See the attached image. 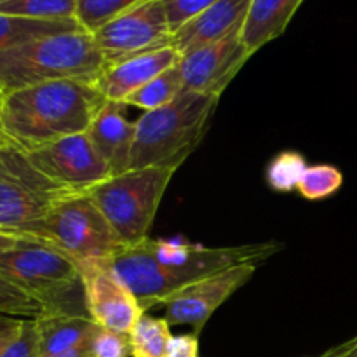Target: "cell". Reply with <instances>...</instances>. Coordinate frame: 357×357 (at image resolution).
<instances>
[{
  "instance_id": "obj_33",
  "label": "cell",
  "mask_w": 357,
  "mask_h": 357,
  "mask_svg": "<svg viewBox=\"0 0 357 357\" xmlns=\"http://www.w3.org/2000/svg\"><path fill=\"white\" fill-rule=\"evenodd\" d=\"M21 241L23 239H20V237H13V236H6V234H0V255L6 253V251H9V250H13V248H16Z\"/></svg>"
},
{
  "instance_id": "obj_3",
  "label": "cell",
  "mask_w": 357,
  "mask_h": 357,
  "mask_svg": "<svg viewBox=\"0 0 357 357\" xmlns=\"http://www.w3.org/2000/svg\"><path fill=\"white\" fill-rule=\"evenodd\" d=\"M105 61L86 31H66L0 51V96L58 80L96 82Z\"/></svg>"
},
{
  "instance_id": "obj_29",
  "label": "cell",
  "mask_w": 357,
  "mask_h": 357,
  "mask_svg": "<svg viewBox=\"0 0 357 357\" xmlns=\"http://www.w3.org/2000/svg\"><path fill=\"white\" fill-rule=\"evenodd\" d=\"M2 357H38V335L35 319H24L21 333L7 347Z\"/></svg>"
},
{
  "instance_id": "obj_21",
  "label": "cell",
  "mask_w": 357,
  "mask_h": 357,
  "mask_svg": "<svg viewBox=\"0 0 357 357\" xmlns=\"http://www.w3.org/2000/svg\"><path fill=\"white\" fill-rule=\"evenodd\" d=\"M185 91L183 79H181L180 68L173 66L167 72L160 73L153 80H150L146 86L132 93L124 105H131V107L139 108L143 112H152L157 108L164 107V105L171 103L176 96H180Z\"/></svg>"
},
{
  "instance_id": "obj_17",
  "label": "cell",
  "mask_w": 357,
  "mask_h": 357,
  "mask_svg": "<svg viewBox=\"0 0 357 357\" xmlns=\"http://www.w3.org/2000/svg\"><path fill=\"white\" fill-rule=\"evenodd\" d=\"M300 7L302 0H251L241 26V42L248 56L251 58L268 42L281 37Z\"/></svg>"
},
{
  "instance_id": "obj_27",
  "label": "cell",
  "mask_w": 357,
  "mask_h": 357,
  "mask_svg": "<svg viewBox=\"0 0 357 357\" xmlns=\"http://www.w3.org/2000/svg\"><path fill=\"white\" fill-rule=\"evenodd\" d=\"M211 2L213 0H162L164 14H166L171 35L187 26L190 21H194L202 10L211 6Z\"/></svg>"
},
{
  "instance_id": "obj_19",
  "label": "cell",
  "mask_w": 357,
  "mask_h": 357,
  "mask_svg": "<svg viewBox=\"0 0 357 357\" xmlns=\"http://www.w3.org/2000/svg\"><path fill=\"white\" fill-rule=\"evenodd\" d=\"M80 26L72 21H33L24 17L0 14V51L37 40V38L51 37V35L79 31Z\"/></svg>"
},
{
  "instance_id": "obj_2",
  "label": "cell",
  "mask_w": 357,
  "mask_h": 357,
  "mask_svg": "<svg viewBox=\"0 0 357 357\" xmlns=\"http://www.w3.org/2000/svg\"><path fill=\"white\" fill-rule=\"evenodd\" d=\"M107 100L84 80H58L3 98L0 131L6 145L23 152L84 135Z\"/></svg>"
},
{
  "instance_id": "obj_4",
  "label": "cell",
  "mask_w": 357,
  "mask_h": 357,
  "mask_svg": "<svg viewBox=\"0 0 357 357\" xmlns=\"http://www.w3.org/2000/svg\"><path fill=\"white\" fill-rule=\"evenodd\" d=\"M218 101L216 96L185 89L171 103L143 112L136 121L129 171L146 167L176 171L204 138Z\"/></svg>"
},
{
  "instance_id": "obj_30",
  "label": "cell",
  "mask_w": 357,
  "mask_h": 357,
  "mask_svg": "<svg viewBox=\"0 0 357 357\" xmlns=\"http://www.w3.org/2000/svg\"><path fill=\"white\" fill-rule=\"evenodd\" d=\"M167 357H199V337L194 333L173 337Z\"/></svg>"
},
{
  "instance_id": "obj_25",
  "label": "cell",
  "mask_w": 357,
  "mask_h": 357,
  "mask_svg": "<svg viewBox=\"0 0 357 357\" xmlns=\"http://www.w3.org/2000/svg\"><path fill=\"white\" fill-rule=\"evenodd\" d=\"M344 185V174L331 164H314L309 166L300 180L298 194L307 201H324L337 194Z\"/></svg>"
},
{
  "instance_id": "obj_5",
  "label": "cell",
  "mask_w": 357,
  "mask_h": 357,
  "mask_svg": "<svg viewBox=\"0 0 357 357\" xmlns=\"http://www.w3.org/2000/svg\"><path fill=\"white\" fill-rule=\"evenodd\" d=\"M0 275L37 300L44 316L89 317L79 264L40 241L0 255Z\"/></svg>"
},
{
  "instance_id": "obj_35",
  "label": "cell",
  "mask_w": 357,
  "mask_h": 357,
  "mask_svg": "<svg viewBox=\"0 0 357 357\" xmlns=\"http://www.w3.org/2000/svg\"><path fill=\"white\" fill-rule=\"evenodd\" d=\"M2 103H3V98L0 96V114H2ZM0 145H6V142H3L2 138V131H0Z\"/></svg>"
},
{
  "instance_id": "obj_13",
  "label": "cell",
  "mask_w": 357,
  "mask_h": 357,
  "mask_svg": "<svg viewBox=\"0 0 357 357\" xmlns=\"http://www.w3.org/2000/svg\"><path fill=\"white\" fill-rule=\"evenodd\" d=\"M250 59L241 42V30L216 44L208 45L178 63L183 86L192 93L222 98L239 70Z\"/></svg>"
},
{
  "instance_id": "obj_22",
  "label": "cell",
  "mask_w": 357,
  "mask_h": 357,
  "mask_svg": "<svg viewBox=\"0 0 357 357\" xmlns=\"http://www.w3.org/2000/svg\"><path fill=\"white\" fill-rule=\"evenodd\" d=\"M77 0H0V14L33 21H72Z\"/></svg>"
},
{
  "instance_id": "obj_14",
  "label": "cell",
  "mask_w": 357,
  "mask_h": 357,
  "mask_svg": "<svg viewBox=\"0 0 357 357\" xmlns=\"http://www.w3.org/2000/svg\"><path fill=\"white\" fill-rule=\"evenodd\" d=\"M180 59L176 49L167 45L114 63H105L94 86L107 101L124 105L132 93L142 89L160 73L176 66Z\"/></svg>"
},
{
  "instance_id": "obj_7",
  "label": "cell",
  "mask_w": 357,
  "mask_h": 357,
  "mask_svg": "<svg viewBox=\"0 0 357 357\" xmlns=\"http://www.w3.org/2000/svg\"><path fill=\"white\" fill-rule=\"evenodd\" d=\"M176 171L146 167L108 178L87 192L122 246H138L149 230Z\"/></svg>"
},
{
  "instance_id": "obj_24",
  "label": "cell",
  "mask_w": 357,
  "mask_h": 357,
  "mask_svg": "<svg viewBox=\"0 0 357 357\" xmlns=\"http://www.w3.org/2000/svg\"><path fill=\"white\" fill-rule=\"evenodd\" d=\"M307 167L309 166L302 153L296 150H284L268 162L265 180L272 190L288 194V192L296 190Z\"/></svg>"
},
{
  "instance_id": "obj_6",
  "label": "cell",
  "mask_w": 357,
  "mask_h": 357,
  "mask_svg": "<svg viewBox=\"0 0 357 357\" xmlns=\"http://www.w3.org/2000/svg\"><path fill=\"white\" fill-rule=\"evenodd\" d=\"M70 194L42 174L23 150L0 145V234L38 241L51 206Z\"/></svg>"
},
{
  "instance_id": "obj_23",
  "label": "cell",
  "mask_w": 357,
  "mask_h": 357,
  "mask_svg": "<svg viewBox=\"0 0 357 357\" xmlns=\"http://www.w3.org/2000/svg\"><path fill=\"white\" fill-rule=\"evenodd\" d=\"M136 0H77L75 23L80 30L94 35L132 7Z\"/></svg>"
},
{
  "instance_id": "obj_26",
  "label": "cell",
  "mask_w": 357,
  "mask_h": 357,
  "mask_svg": "<svg viewBox=\"0 0 357 357\" xmlns=\"http://www.w3.org/2000/svg\"><path fill=\"white\" fill-rule=\"evenodd\" d=\"M40 312L42 309L37 300L17 289L0 275V316L35 319L40 316Z\"/></svg>"
},
{
  "instance_id": "obj_1",
  "label": "cell",
  "mask_w": 357,
  "mask_h": 357,
  "mask_svg": "<svg viewBox=\"0 0 357 357\" xmlns=\"http://www.w3.org/2000/svg\"><path fill=\"white\" fill-rule=\"evenodd\" d=\"M282 244H244L230 248H206L183 237L145 239L138 246L122 248L108 264L131 289L143 310L162 305L180 289L239 265H258L278 253Z\"/></svg>"
},
{
  "instance_id": "obj_16",
  "label": "cell",
  "mask_w": 357,
  "mask_h": 357,
  "mask_svg": "<svg viewBox=\"0 0 357 357\" xmlns=\"http://www.w3.org/2000/svg\"><path fill=\"white\" fill-rule=\"evenodd\" d=\"M124 107L126 105L122 103L107 101L87 129L91 143L105 160L112 176H119L131 169L136 122L126 117Z\"/></svg>"
},
{
  "instance_id": "obj_10",
  "label": "cell",
  "mask_w": 357,
  "mask_h": 357,
  "mask_svg": "<svg viewBox=\"0 0 357 357\" xmlns=\"http://www.w3.org/2000/svg\"><path fill=\"white\" fill-rule=\"evenodd\" d=\"M24 153L42 174L73 194H87L91 188L112 178L110 169L93 146L87 132L68 136Z\"/></svg>"
},
{
  "instance_id": "obj_18",
  "label": "cell",
  "mask_w": 357,
  "mask_h": 357,
  "mask_svg": "<svg viewBox=\"0 0 357 357\" xmlns=\"http://www.w3.org/2000/svg\"><path fill=\"white\" fill-rule=\"evenodd\" d=\"M38 335V357H49L87 345L98 324L91 317L44 316L35 317Z\"/></svg>"
},
{
  "instance_id": "obj_9",
  "label": "cell",
  "mask_w": 357,
  "mask_h": 357,
  "mask_svg": "<svg viewBox=\"0 0 357 357\" xmlns=\"http://www.w3.org/2000/svg\"><path fill=\"white\" fill-rule=\"evenodd\" d=\"M105 63L131 58L171 45L162 0H136L108 26L93 35Z\"/></svg>"
},
{
  "instance_id": "obj_28",
  "label": "cell",
  "mask_w": 357,
  "mask_h": 357,
  "mask_svg": "<svg viewBox=\"0 0 357 357\" xmlns=\"http://www.w3.org/2000/svg\"><path fill=\"white\" fill-rule=\"evenodd\" d=\"M89 349L93 357H131L129 335L117 333L101 326H98L96 333L91 338Z\"/></svg>"
},
{
  "instance_id": "obj_20",
  "label": "cell",
  "mask_w": 357,
  "mask_h": 357,
  "mask_svg": "<svg viewBox=\"0 0 357 357\" xmlns=\"http://www.w3.org/2000/svg\"><path fill=\"white\" fill-rule=\"evenodd\" d=\"M173 340L166 317L143 314L129 333L131 357H167Z\"/></svg>"
},
{
  "instance_id": "obj_32",
  "label": "cell",
  "mask_w": 357,
  "mask_h": 357,
  "mask_svg": "<svg viewBox=\"0 0 357 357\" xmlns=\"http://www.w3.org/2000/svg\"><path fill=\"white\" fill-rule=\"evenodd\" d=\"M323 357H357V337L328 351Z\"/></svg>"
},
{
  "instance_id": "obj_34",
  "label": "cell",
  "mask_w": 357,
  "mask_h": 357,
  "mask_svg": "<svg viewBox=\"0 0 357 357\" xmlns=\"http://www.w3.org/2000/svg\"><path fill=\"white\" fill-rule=\"evenodd\" d=\"M89 344H91V342H89ZM89 344L82 345V347L73 349V351L63 352V354H56V356H49V357H93V356H91Z\"/></svg>"
},
{
  "instance_id": "obj_11",
  "label": "cell",
  "mask_w": 357,
  "mask_h": 357,
  "mask_svg": "<svg viewBox=\"0 0 357 357\" xmlns=\"http://www.w3.org/2000/svg\"><path fill=\"white\" fill-rule=\"evenodd\" d=\"M257 267L239 265L215 275L201 279L162 302L169 326H190L194 335H201L213 314L244 284L251 281Z\"/></svg>"
},
{
  "instance_id": "obj_8",
  "label": "cell",
  "mask_w": 357,
  "mask_h": 357,
  "mask_svg": "<svg viewBox=\"0 0 357 357\" xmlns=\"http://www.w3.org/2000/svg\"><path fill=\"white\" fill-rule=\"evenodd\" d=\"M38 241L77 264L110 261L124 248L87 194H70L52 204Z\"/></svg>"
},
{
  "instance_id": "obj_31",
  "label": "cell",
  "mask_w": 357,
  "mask_h": 357,
  "mask_svg": "<svg viewBox=\"0 0 357 357\" xmlns=\"http://www.w3.org/2000/svg\"><path fill=\"white\" fill-rule=\"evenodd\" d=\"M24 319L13 316H0V357L21 333Z\"/></svg>"
},
{
  "instance_id": "obj_15",
  "label": "cell",
  "mask_w": 357,
  "mask_h": 357,
  "mask_svg": "<svg viewBox=\"0 0 357 357\" xmlns=\"http://www.w3.org/2000/svg\"><path fill=\"white\" fill-rule=\"evenodd\" d=\"M251 0H213L194 21L173 35L171 45L180 58L194 54L241 30Z\"/></svg>"
},
{
  "instance_id": "obj_12",
  "label": "cell",
  "mask_w": 357,
  "mask_h": 357,
  "mask_svg": "<svg viewBox=\"0 0 357 357\" xmlns=\"http://www.w3.org/2000/svg\"><path fill=\"white\" fill-rule=\"evenodd\" d=\"M89 317L101 328L129 335L145 314L131 289L115 275L108 261L79 264Z\"/></svg>"
}]
</instances>
